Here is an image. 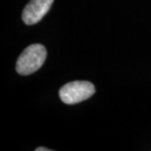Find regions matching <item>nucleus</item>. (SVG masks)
I'll use <instances>...</instances> for the list:
<instances>
[{"instance_id":"obj_2","label":"nucleus","mask_w":151,"mask_h":151,"mask_svg":"<svg viewBox=\"0 0 151 151\" xmlns=\"http://www.w3.org/2000/svg\"><path fill=\"white\" fill-rule=\"evenodd\" d=\"M95 92L94 86L86 81H75L64 84L59 90V96L66 104H77L86 100Z\"/></svg>"},{"instance_id":"obj_1","label":"nucleus","mask_w":151,"mask_h":151,"mask_svg":"<svg viewBox=\"0 0 151 151\" xmlns=\"http://www.w3.org/2000/svg\"><path fill=\"white\" fill-rule=\"evenodd\" d=\"M47 52L42 44H32L21 53L17 60L16 71L22 76L31 75L37 72L44 64Z\"/></svg>"},{"instance_id":"obj_4","label":"nucleus","mask_w":151,"mask_h":151,"mask_svg":"<svg viewBox=\"0 0 151 151\" xmlns=\"http://www.w3.org/2000/svg\"><path fill=\"white\" fill-rule=\"evenodd\" d=\"M37 151H50V149H48V148H45V147H37V149H35Z\"/></svg>"},{"instance_id":"obj_3","label":"nucleus","mask_w":151,"mask_h":151,"mask_svg":"<svg viewBox=\"0 0 151 151\" xmlns=\"http://www.w3.org/2000/svg\"><path fill=\"white\" fill-rule=\"evenodd\" d=\"M54 0H31L26 5L22 14V19L27 25L37 24L50 10Z\"/></svg>"}]
</instances>
